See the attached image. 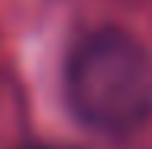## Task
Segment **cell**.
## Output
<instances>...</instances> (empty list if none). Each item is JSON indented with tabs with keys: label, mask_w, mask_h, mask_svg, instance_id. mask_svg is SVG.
<instances>
[{
	"label": "cell",
	"mask_w": 152,
	"mask_h": 149,
	"mask_svg": "<svg viewBox=\"0 0 152 149\" xmlns=\"http://www.w3.org/2000/svg\"><path fill=\"white\" fill-rule=\"evenodd\" d=\"M65 91L84 126L126 136L152 117V55L123 29H94L68 55Z\"/></svg>",
	"instance_id": "1"
},
{
	"label": "cell",
	"mask_w": 152,
	"mask_h": 149,
	"mask_svg": "<svg viewBox=\"0 0 152 149\" xmlns=\"http://www.w3.org/2000/svg\"><path fill=\"white\" fill-rule=\"evenodd\" d=\"M26 149H71V146H26Z\"/></svg>",
	"instance_id": "2"
}]
</instances>
